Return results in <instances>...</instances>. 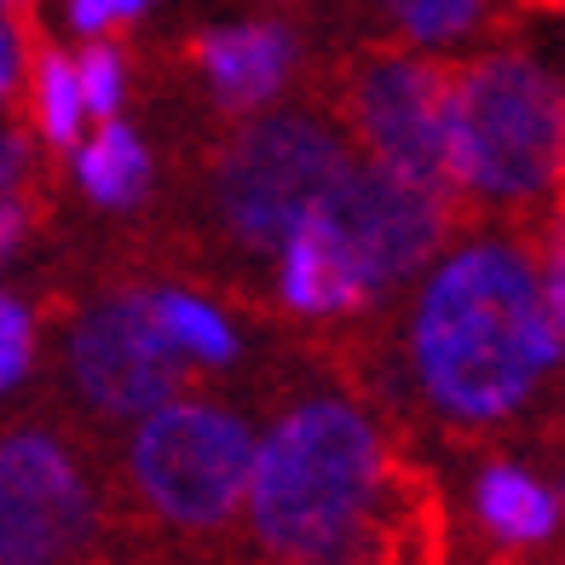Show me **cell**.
Segmentation results:
<instances>
[{
  "instance_id": "7",
  "label": "cell",
  "mask_w": 565,
  "mask_h": 565,
  "mask_svg": "<svg viewBox=\"0 0 565 565\" xmlns=\"http://www.w3.org/2000/svg\"><path fill=\"white\" fill-rule=\"evenodd\" d=\"M318 225L329 248L341 254V266L352 277L358 300H375L398 289L404 277H416L433 248L445 243V231L456 225L445 202H433L427 191L404 185V179L381 173L375 162H347L335 179V191L318 202Z\"/></svg>"
},
{
  "instance_id": "11",
  "label": "cell",
  "mask_w": 565,
  "mask_h": 565,
  "mask_svg": "<svg viewBox=\"0 0 565 565\" xmlns=\"http://www.w3.org/2000/svg\"><path fill=\"white\" fill-rule=\"evenodd\" d=\"M277 289L295 312H312V318H329V312H358V289L341 266V254L329 248L318 214H306L289 237H282V271H277Z\"/></svg>"
},
{
  "instance_id": "22",
  "label": "cell",
  "mask_w": 565,
  "mask_h": 565,
  "mask_svg": "<svg viewBox=\"0 0 565 565\" xmlns=\"http://www.w3.org/2000/svg\"><path fill=\"white\" fill-rule=\"evenodd\" d=\"M18 231H23V209H18V202H7V196H0V254H7V248L18 243Z\"/></svg>"
},
{
  "instance_id": "4",
  "label": "cell",
  "mask_w": 565,
  "mask_h": 565,
  "mask_svg": "<svg viewBox=\"0 0 565 565\" xmlns=\"http://www.w3.org/2000/svg\"><path fill=\"white\" fill-rule=\"evenodd\" d=\"M450 70L456 58H427L416 46H364V53L347 58L335 82V110L347 134L370 150L364 162L445 202L456 220L450 168H445Z\"/></svg>"
},
{
  "instance_id": "20",
  "label": "cell",
  "mask_w": 565,
  "mask_h": 565,
  "mask_svg": "<svg viewBox=\"0 0 565 565\" xmlns=\"http://www.w3.org/2000/svg\"><path fill=\"white\" fill-rule=\"evenodd\" d=\"M70 23H75L87 41H98V30L110 23V0H70Z\"/></svg>"
},
{
  "instance_id": "13",
  "label": "cell",
  "mask_w": 565,
  "mask_h": 565,
  "mask_svg": "<svg viewBox=\"0 0 565 565\" xmlns=\"http://www.w3.org/2000/svg\"><path fill=\"white\" fill-rule=\"evenodd\" d=\"M145 312L179 358H196V364H231L237 358V335H231V323L214 306L173 295V289H145Z\"/></svg>"
},
{
  "instance_id": "12",
  "label": "cell",
  "mask_w": 565,
  "mask_h": 565,
  "mask_svg": "<svg viewBox=\"0 0 565 565\" xmlns=\"http://www.w3.org/2000/svg\"><path fill=\"white\" fill-rule=\"evenodd\" d=\"M479 520L491 536H502V543H548L554 525H559V497L548 491V484H536L531 473L508 468V461H497V468L479 473Z\"/></svg>"
},
{
  "instance_id": "3",
  "label": "cell",
  "mask_w": 565,
  "mask_h": 565,
  "mask_svg": "<svg viewBox=\"0 0 565 565\" xmlns=\"http://www.w3.org/2000/svg\"><path fill=\"white\" fill-rule=\"evenodd\" d=\"M445 168L461 209H543L559 185V82L525 53H479L450 70Z\"/></svg>"
},
{
  "instance_id": "24",
  "label": "cell",
  "mask_w": 565,
  "mask_h": 565,
  "mask_svg": "<svg viewBox=\"0 0 565 565\" xmlns=\"http://www.w3.org/2000/svg\"><path fill=\"white\" fill-rule=\"evenodd\" d=\"M0 7H18V12H30V7H35V0H0Z\"/></svg>"
},
{
  "instance_id": "6",
  "label": "cell",
  "mask_w": 565,
  "mask_h": 565,
  "mask_svg": "<svg viewBox=\"0 0 565 565\" xmlns=\"http://www.w3.org/2000/svg\"><path fill=\"white\" fill-rule=\"evenodd\" d=\"M352 150L335 127L306 110H277L248 121L220 157L214 202L243 248H282V237L335 191Z\"/></svg>"
},
{
  "instance_id": "15",
  "label": "cell",
  "mask_w": 565,
  "mask_h": 565,
  "mask_svg": "<svg viewBox=\"0 0 565 565\" xmlns=\"http://www.w3.org/2000/svg\"><path fill=\"white\" fill-rule=\"evenodd\" d=\"M30 93H35V127L41 139L64 150V145H82V93H75V64L58 53L53 41H35L30 46Z\"/></svg>"
},
{
  "instance_id": "16",
  "label": "cell",
  "mask_w": 565,
  "mask_h": 565,
  "mask_svg": "<svg viewBox=\"0 0 565 565\" xmlns=\"http://www.w3.org/2000/svg\"><path fill=\"white\" fill-rule=\"evenodd\" d=\"M375 12L404 35V46H450L473 35L484 0H375Z\"/></svg>"
},
{
  "instance_id": "1",
  "label": "cell",
  "mask_w": 565,
  "mask_h": 565,
  "mask_svg": "<svg viewBox=\"0 0 565 565\" xmlns=\"http://www.w3.org/2000/svg\"><path fill=\"white\" fill-rule=\"evenodd\" d=\"M409 352L450 422L497 427L520 416L536 381L559 364V323L536 295V254L525 243H468L450 254L416 300Z\"/></svg>"
},
{
  "instance_id": "14",
  "label": "cell",
  "mask_w": 565,
  "mask_h": 565,
  "mask_svg": "<svg viewBox=\"0 0 565 565\" xmlns=\"http://www.w3.org/2000/svg\"><path fill=\"white\" fill-rule=\"evenodd\" d=\"M82 185H87L93 202H110V209L145 196L150 157H145V145L127 134L121 121H105V127H98V139L82 145Z\"/></svg>"
},
{
  "instance_id": "23",
  "label": "cell",
  "mask_w": 565,
  "mask_h": 565,
  "mask_svg": "<svg viewBox=\"0 0 565 565\" xmlns=\"http://www.w3.org/2000/svg\"><path fill=\"white\" fill-rule=\"evenodd\" d=\"M145 7H150V0H110V18H121V23H127V18H139Z\"/></svg>"
},
{
  "instance_id": "19",
  "label": "cell",
  "mask_w": 565,
  "mask_h": 565,
  "mask_svg": "<svg viewBox=\"0 0 565 565\" xmlns=\"http://www.w3.org/2000/svg\"><path fill=\"white\" fill-rule=\"evenodd\" d=\"M30 358H35L30 335H0V387H12V381L30 370Z\"/></svg>"
},
{
  "instance_id": "2",
  "label": "cell",
  "mask_w": 565,
  "mask_h": 565,
  "mask_svg": "<svg viewBox=\"0 0 565 565\" xmlns=\"http://www.w3.org/2000/svg\"><path fill=\"white\" fill-rule=\"evenodd\" d=\"M387 450L364 409L352 404H300L248 468V531L277 565H335L364 548L387 497Z\"/></svg>"
},
{
  "instance_id": "8",
  "label": "cell",
  "mask_w": 565,
  "mask_h": 565,
  "mask_svg": "<svg viewBox=\"0 0 565 565\" xmlns=\"http://www.w3.org/2000/svg\"><path fill=\"white\" fill-rule=\"evenodd\" d=\"M93 543V491L53 433L0 439V565H70Z\"/></svg>"
},
{
  "instance_id": "17",
  "label": "cell",
  "mask_w": 565,
  "mask_h": 565,
  "mask_svg": "<svg viewBox=\"0 0 565 565\" xmlns=\"http://www.w3.org/2000/svg\"><path fill=\"white\" fill-rule=\"evenodd\" d=\"M75 93H82V110H93L98 121H116V105H121V58L116 46L93 41L82 64H75Z\"/></svg>"
},
{
  "instance_id": "5",
  "label": "cell",
  "mask_w": 565,
  "mask_h": 565,
  "mask_svg": "<svg viewBox=\"0 0 565 565\" xmlns=\"http://www.w3.org/2000/svg\"><path fill=\"white\" fill-rule=\"evenodd\" d=\"M254 468V433L237 409L220 404H162L139 422L127 445V479L162 525L185 536L225 531L243 513Z\"/></svg>"
},
{
  "instance_id": "9",
  "label": "cell",
  "mask_w": 565,
  "mask_h": 565,
  "mask_svg": "<svg viewBox=\"0 0 565 565\" xmlns=\"http://www.w3.org/2000/svg\"><path fill=\"white\" fill-rule=\"evenodd\" d=\"M70 370L98 416H150V409L173 404L185 358L150 323L145 295H116L82 318L70 341Z\"/></svg>"
},
{
  "instance_id": "18",
  "label": "cell",
  "mask_w": 565,
  "mask_h": 565,
  "mask_svg": "<svg viewBox=\"0 0 565 565\" xmlns=\"http://www.w3.org/2000/svg\"><path fill=\"white\" fill-rule=\"evenodd\" d=\"M23 173H30V145H23V139H0V196H7V202H18Z\"/></svg>"
},
{
  "instance_id": "21",
  "label": "cell",
  "mask_w": 565,
  "mask_h": 565,
  "mask_svg": "<svg viewBox=\"0 0 565 565\" xmlns=\"http://www.w3.org/2000/svg\"><path fill=\"white\" fill-rule=\"evenodd\" d=\"M12 87H18V41L0 23V98H12Z\"/></svg>"
},
{
  "instance_id": "10",
  "label": "cell",
  "mask_w": 565,
  "mask_h": 565,
  "mask_svg": "<svg viewBox=\"0 0 565 565\" xmlns=\"http://www.w3.org/2000/svg\"><path fill=\"white\" fill-rule=\"evenodd\" d=\"M196 70L209 75L220 110H260L295 70V35L277 23H237L191 41Z\"/></svg>"
}]
</instances>
